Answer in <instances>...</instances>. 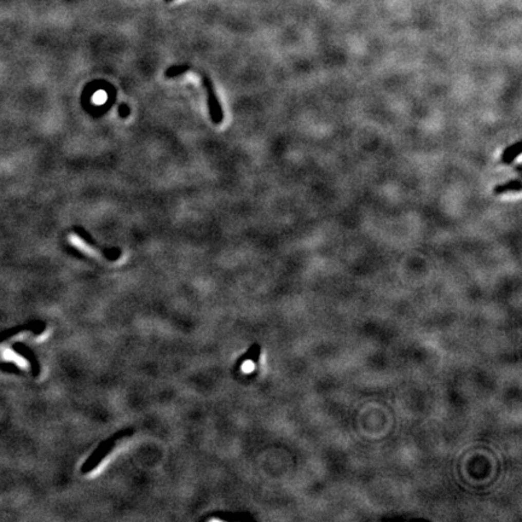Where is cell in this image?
Instances as JSON below:
<instances>
[{"label":"cell","instance_id":"obj_1","mask_svg":"<svg viewBox=\"0 0 522 522\" xmlns=\"http://www.w3.org/2000/svg\"><path fill=\"white\" fill-rule=\"evenodd\" d=\"M197 73L201 77L202 84H203L206 94H207V103L212 121L216 123V125H219L224 120V113H222L220 102H219L218 96H216L214 84H213V81L209 79L208 75L202 73V71H197Z\"/></svg>","mask_w":522,"mask_h":522},{"label":"cell","instance_id":"obj_2","mask_svg":"<svg viewBox=\"0 0 522 522\" xmlns=\"http://www.w3.org/2000/svg\"><path fill=\"white\" fill-rule=\"evenodd\" d=\"M127 434H132V432L130 431H122L118 433V434H115L114 437L108 439V440L102 442L101 446L96 450V451L94 452V455H92L90 458L87 459V461L85 462L84 467H82V473H88L91 472L92 469H95L96 467H97L99 463H101V461L104 457L108 455L109 452L111 451L113 449H114L115 446V442L119 440V439H121L123 437H127Z\"/></svg>","mask_w":522,"mask_h":522},{"label":"cell","instance_id":"obj_3","mask_svg":"<svg viewBox=\"0 0 522 522\" xmlns=\"http://www.w3.org/2000/svg\"><path fill=\"white\" fill-rule=\"evenodd\" d=\"M74 230H75V232H77V235H78L79 237H80V238L82 239V241H84L85 243H87V245L90 246V247H92V248H94V249H97V250H99V252H101L104 256L109 257V259H111V260L118 259V257L120 256V253H111V254H110V252H113V250H114V249H110V250L102 249L101 247H99V246L97 245V243H96V242L94 241V239L91 238V236L88 235V233L86 232L85 230L82 229V228H75Z\"/></svg>","mask_w":522,"mask_h":522},{"label":"cell","instance_id":"obj_4","mask_svg":"<svg viewBox=\"0 0 522 522\" xmlns=\"http://www.w3.org/2000/svg\"><path fill=\"white\" fill-rule=\"evenodd\" d=\"M521 151H522V143L518 140V142L511 144V145L504 149L502 156H500V162L504 164H511L517 159L518 155L521 154Z\"/></svg>","mask_w":522,"mask_h":522},{"label":"cell","instance_id":"obj_5","mask_svg":"<svg viewBox=\"0 0 522 522\" xmlns=\"http://www.w3.org/2000/svg\"><path fill=\"white\" fill-rule=\"evenodd\" d=\"M522 189V183L521 180L518 179H511L508 180L507 183L504 184H498L493 188L494 195H503L507 194V192H520Z\"/></svg>","mask_w":522,"mask_h":522},{"label":"cell","instance_id":"obj_6","mask_svg":"<svg viewBox=\"0 0 522 522\" xmlns=\"http://www.w3.org/2000/svg\"><path fill=\"white\" fill-rule=\"evenodd\" d=\"M190 69L191 68L187 67V65H176V67L168 68L164 74H166L167 78H176L184 73H188V71H190Z\"/></svg>","mask_w":522,"mask_h":522},{"label":"cell","instance_id":"obj_7","mask_svg":"<svg viewBox=\"0 0 522 522\" xmlns=\"http://www.w3.org/2000/svg\"><path fill=\"white\" fill-rule=\"evenodd\" d=\"M125 110H128V108H127V105H123V104H122L121 106H120V109H119L120 115H121L122 118H126V116L128 115V111H126V113H125Z\"/></svg>","mask_w":522,"mask_h":522},{"label":"cell","instance_id":"obj_8","mask_svg":"<svg viewBox=\"0 0 522 522\" xmlns=\"http://www.w3.org/2000/svg\"><path fill=\"white\" fill-rule=\"evenodd\" d=\"M166 2H172V0H166Z\"/></svg>","mask_w":522,"mask_h":522}]
</instances>
